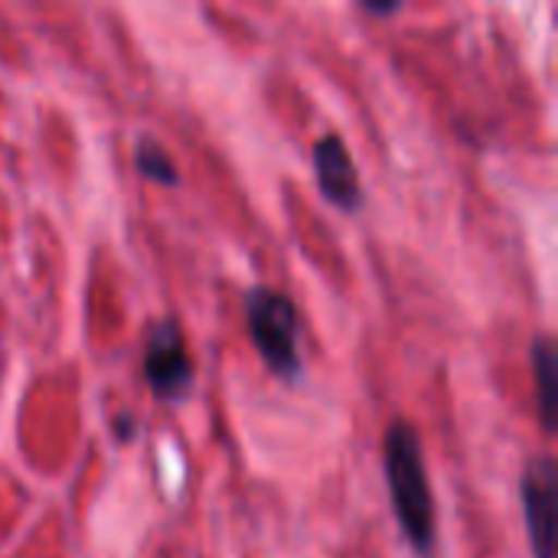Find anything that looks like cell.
<instances>
[{"label":"cell","instance_id":"cell-6","mask_svg":"<svg viewBox=\"0 0 558 558\" xmlns=\"http://www.w3.org/2000/svg\"><path fill=\"white\" fill-rule=\"evenodd\" d=\"M533 373L539 383V409H543V422L546 428H556V396H558V366H556V347L553 340H539L533 347Z\"/></svg>","mask_w":558,"mask_h":558},{"label":"cell","instance_id":"cell-3","mask_svg":"<svg viewBox=\"0 0 558 558\" xmlns=\"http://www.w3.org/2000/svg\"><path fill=\"white\" fill-rule=\"evenodd\" d=\"M523 517L536 558L556 556V468L553 461L530 464L523 477Z\"/></svg>","mask_w":558,"mask_h":558},{"label":"cell","instance_id":"cell-1","mask_svg":"<svg viewBox=\"0 0 558 558\" xmlns=\"http://www.w3.org/2000/svg\"><path fill=\"white\" fill-rule=\"evenodd\" d=\"M386 477L392 494V510L399 520V530L412 543L418 556H435L438 543V517H435V497L422 458V445L412 425L396 422L386 435Z\"/></svg>","mask_w":558,"mask_h":558},{"label":"cell","instance_id":"cell-7","mask_svg":"<svg viewBox=\"0 0 558 558\" xmlns=\"http://www.w3.org/2000/svg\"><path fill=\"white\" fill-rule=\"evenodd\" d=\"M137 170L157 183H177V170L173 163L167 160V154L160 150L157 141H141L137 144Z\"/></svg>","mask_w":558,"mask_h":558},{"label":"cell","instance_id":"cell-4","mask_svg":"<svg viewBox=\"0 0 558 558\" xmlns=\"http://www.w3.org/2000/svg\"><path fill=\"white\" fill-rule=\"evenodd\" d=\"M144 379L150 383V389L157 396H167V399H180L190 389V383H193V369H190L186 350H183L180 333H177V327L170 320L160 324L150 333V340H147Z\"/></svg>","mask_w":558,"mask_h":558},{"label":"cell","instance_id":"cell-2","mask_svg":"<svg viewBox=\"0 0 558 558\" xmlns=\"http://www.w3.org/2000/svg\"><path fill=\"white\" fill-rule=\"evenodd\" d=\"M245 320L252 343L268 363V369L281 379H294L301 373L294 304L271 288H252L245 298Z\"/></svg>","mask_w":558,"mask_h":558},{"label":"cell","instance_id":"cell-5","mask_svg":"<svg viewBox=\"0 0 558 558\" xmlns=\"http://www.w3.org/2000/svg\"><path fill=\"white\" fill-rule=\"evenodd\" d=\"M314 170H317V183H320V193L353 213L360 209L363 203V186H360V173H356V163L350 157V150L343 147V141L337 134H327L314 144Z\"/></svg>","mask_w":558,"mask_h":558}]
</instances>
